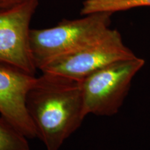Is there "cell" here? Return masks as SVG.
<instances>
[{"label":"cell","mask_w":150,"mask_h":150,"mask_svg":"<svg viewBox=\"0 0 150 150\" xmlns=\"http://www.w3.org/2000/svg\"><path fill=\"white\" fill-rule=\"evenodd\" d=\"M26 106L37 138L47 150H59L86 117L81 81L52 73L36 77Z\"/></svg>","instance_id":"6da1fadb"},{"label":"cell","mask_w":150,"mask_h":150,"mask_svg":"<svg viewBox=\"0 0 150 150\" xmlns=\"http://www.w3.org/2000/svg\"><path fill=\"white\" fill-rule=\"evenodd\" d=\"M112 14L95 13L76 20H63L54 27L31 29L30 49L37 70L99 38L110 28Z\"/></svg>","instance_id":"7a4b0ae2"},{"label":"cell","mask_w":150,"mask_h":150,"mask_svg":"<svg viewBox=\"0 0 150 150\" xmlns=\"http://www.w3.org/2000/svg\"><path fill=\"white\" fill-rule=\"evenodd\" d=\"M145 64L136 56L121 60L95 71L81 81L86 116H112L119 112L131 83Z\"/></svg>","instance_id":"3957f363"},{"label":"cell","mask_w":150,"mask_h":150,"mask_svg":"<svg viewBox=\"0 0 150 150\" xmlns=\"http://www.w3.org/2000/svg\"><path fill=\"white\" fill-rule=\"evenodd\" d=\"M136 56L125 44L119 31L109 28L97 40L52 60L40 70L81 81L106 65Z\"/></svg>","instance_id":"277c9868"},{"label":"cell","mask_w":150,"mask_h":150,"mask_svg":"<svg viewBox=\"0 0 150 150\" xmlns=\"http://www.w3.org/2000/svg\"><path fill=\"white\" fill-rule=\"evenodd\" d=\"M39 2L40 0H20L0 7V63L32 75L37 68L30 49V24Z\"/></svg>","instance_id":"5b68a950"},{"label":"cell","mask_w":150,"mask_h":150,"mask_svg":"<svg viewBox=\"0 0 150 150\" xmlns=\"http://www.w3.org/2000/svg\"><path fill=\"white\" fill-rule=\"evenodd\" d=\"M35 79V75L0 63V115L27 138H37L26 106L27 93Z\"/></svg>","instance_id":"8992f818"},{"label":"cell","mask_w":150,"mask_h":150,"mask_svg":"<svg viewBox=\"0 0 150 150\" xmlns=\"http://www.w3.org/2000/svg\"><path fill=\"white\" fill-rule=\"evenodd\" d=\"M140 7H150V0H85L80 13L81 16L99 12L114 13Z\"/></svg>","instance_id":"52a82bcc"},{"label":"cell","mask_w":150,"mask_h":150,"mask_svg":"<svg viewBox=\"0 0 150 150\" xmlns=\"http://www.w3.org/2000/svg\"><path fill=\"white\" fill-rule=\"evenodd\" d=\"M28 138L0 116V150H30Z\"/></svg>","instance_id":"ba28073f"},{"label":"cell","mask_w":150,"mask_h":150,"mask_svg":"<svg viewBox=\"0 0 150 150\" xmlns=\"http://www.w3.org/2000/svg\"><path fill=\"white\" fill-rule=\"evenodd\" d=\"M20 0H0V7L7 6L18 2Z\"/></svg>","instance_id":"9c48e42d"}]
</instances>
